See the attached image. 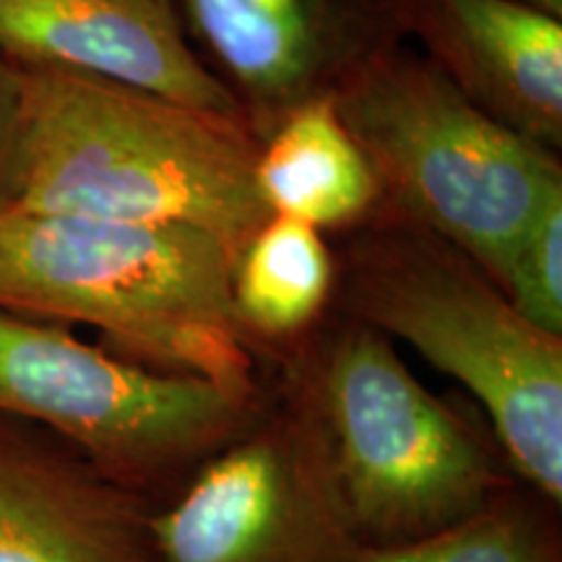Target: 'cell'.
Wrapping results in <instances>:
<instances>
[{
  "label": "cell",
  "instance_id": "4",
  "mask_svg": "<svg viewBox=\"0 0 562 562\" xmlns=\"http://www.w3.org/2000/svg\"><path fill=\"white\" fill-rule=\"evenodd\" d=\"M334 102L378 175L381 209L467 252L503 290L518 240L562 193L560 151L492 121L404 42L357 70Z\"/></svg>",
  "mask_w": 562,
  "mask_h": 562
},
{
  "label": "cell",
  "instance_id": "15",
  "mask_svg": "<svg viewBox=\"0 0 562 562\" xmlns=\"http://www.w3.org/2000/svg\"><path fill=\"white\" fill-rule=\"evenodd\" d=\"M503 292L526 321L562 336V193L539 209L518 240Z\"/></svg>",
  "mask_w": 562,
  "mask_h": 562
},
{
  "label": "cell",
  "instance_id": "5",
  "mask_svg": "<svg viewBox=\"0 0 562 562\" xmlns=\"http://www.w3.org/2000/svg\"><path fill=\"white\" fill-rule=\"evenodd\" d=\"M297 347L364 544L425 537L518 482L492 432L427 391L378 328L331 307Z\"/></svg>",
  "mask_w": 562,
  "mask_h": 562
},
{
  "label": "cell",
  "instance_id": "11",
  "mask_svg": "<svg viewBox=\"0 0 562 562\" xmlns=\"http://www.w3.org/2000/svg\"><path fill=\"white\" fill-rule=\"evenodd\" d=\"M404 40L492 121L562 149V21L529 0H393Z\"/></svg>",
  "mask_w": 562,
  "mask_h": 562
},
{
  "label": "cell",
  "instance_id": "9",
  "mask_svg": "<svg viewBox=\"0 0 562 562\" xmlns=\"http://www.w3.org/2000/svg\"><path fill=\"white\" fill-rule=\"evenodd\" d=\"M0 53L243 121L193 50L175 0H0Z\"/></svg>",
  "mask_w": 562,
  "mask_h": 562
},
{
  "label": "cell",
  "instance_id": "2",
  "mask_svg": "<svg viewBox=\"0 0 562 562\" xmlns=\"http://www.w3.org/2000/svg\"><path fill=\"white\" fill-rule=\"evenodd\" d=\"M232 258L188 227L0 209V311L81 323L112 355L263 396V362L229 300Z\"/></svg>",
  "mask_w": 562,
  "mask_h": 562
},
{
  "label": "cell",
  "instance_id": "6",
  "mask_svg": "<svg viewBox=\"0 0 562 562\" xmlns=\"http://www.w3.org/2000/svg\"><path fill=\"white\" fill-rule=\"evenodd\" d=\"M258 409L154 505V562H355L364 547L311 368L281 351Z\"/></svg>",
  "mask_w": 562,
  "mask_h": 562
},
{
  "label": "cell",
  "instance_id": "7",
  "mask_svg": "<svg viewBox=\"0 0 562 562\" xmlns=\"http://www.w3.org/2000/svg\"><path fill=\"white\" fill-rule=\"evenodd\" d=\"M261 398L144 368L60 323L0 311V417L50 432L157 505L240 430Z\"/></svg>",
  "mask_w": 562,
  "mask_h": 562
},
{
  "label": "cell",
  "instance_id": "17",
  "mask_svg": "<svg viewBox=\"0 0 562 562\" xmlns=\"http://www.w3.org/2000/svg\"><path fill=\"white\" fill-rule=\"evenodd\" d=\"M529 3L539 5V9H544L547 13H552V16H560L562 19V0H529Z\"/></svg>",
  "mask_w": 562,
  "mask_h": 562
},
{
  "label": "cell",
  "instance_id": "1",
  "mask_svg": "<svg viewBox=\"0 0 562 562\" xmlns=\"http://www.w3.org/2000/svg\"><path fill=\"white\" fill-rule=\"evenodd\" d=\"M16 149L0 209L188 227L235 263L271 211L256 188L261 140L240 117L55 68H24Z\"/></svg>",
  "mask_w": 562,
  "mask_h": 562
},
{
  "label": "cell",
  "instance_id": "8",
  "mask_svg": "<svg viewBox=\"0 0 562 562\" xmlns=\"http://www.w3.org/2000/svg\"><path fill=\"white\" fill-rule=\"evenodd\" d=\"M193 50L224 83L252 136L334 97L404 42L393 0H175Z\"/></svg>",
  "mask_w": 562,
  "mask_h": 562
},
{
  "label": "cell",
  "instance_id": "16",
  "mask_svg": "<svg viewBox=\"0 0 562 562\" xmlns=\"http://www.w3.org/2000/svg\"><path fill=\"white\" fill-rule=\"evenodd\" d=\"M21 104H24V81L21 66L9 55L0 53V191H3L5 175H9L13 149H16Z\"/></svg>",
  "mask_w": 562,
  "mask_h": 562
},
{
  "label": "cell",
  "instance_id": "14",
  "mask_svg": "<svg viewBox=\"0 0 562 562\" xmlns=\"http://www.w3.org/2000/svg\"><path fill=\"white\" fill-rule=\"evenodd\" d=\"M355 562H562L560 503L518 480L461 521L402 544H364Z\"/></svg>",
  "mask_w": 562,
  "mask_h": 562
},
{
  "label": "cell",
  "instance_id": "3",
  "mask_svg": "<svg viewBox=\"0 0 562 562\" xmlns=\"http://www.w3.org/2000/svg\"><path fill=\"white\" fill-rule=\"evenodd\" d=\"M334 311L459 381L513 474L562 505V336L526 321L467 252L378 209L336 256Z\"/></svg>",
  "mask_w": 562,
  "mask_h": 562
},
{
  "label": "cell",
  "instance_id": "10",
  "mask_svg": "<svg viewBox=\"0 0 562 562\" xmlns=\"http://www.w3.org/2000/svg\"><path fill=\"white\" fill-rule=\"evenodd\" d=\"M154 505L50 432L0 417V562H154Z\"/></svg>",
  "mask_w": 562,
  "mask_h": 562
},
{
  "label": "cell",
  "instance_id": "12",
  "mask_svg": "<svg viewBox=\"0 0 562 562\" xmlns=\"http://www.w3.org/2000/svg\"><path fill=\"white\" fill-rule=\"evenodd\" d=\"M256 188L271 214L290 216L323 235H349L383 203L378 175L344 125L334 97L302 104L261 140Z\"/></svg>",
  "mask_w": 562,
  "mask_h": 562
},
{
  "label": "cell",
  "instance_id": "13",
  "mask_svg": "<svg viewBox=\"0 0 562 562\" xmlns=\"http://www.w3.org/2000/svg\"><path fill=\"white\" fill-rule=\"evenodd\" d=\"M336 252L323 232L271 214L235 258L229 300L248 339L273 362L334 307Z\"/></svg>",
  "mask_w": 562,
  "mask_h": 562
}]
</instances>
